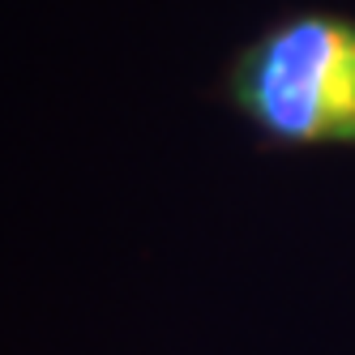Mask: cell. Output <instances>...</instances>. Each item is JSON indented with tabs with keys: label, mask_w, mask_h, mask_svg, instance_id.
<instances>
[{
	"label": "cell",
	"mask_w": 355,
	"mask_h": 355,
	"mask_svg": "<svg viewBox=\"0 0 355 355\" xmlns=\"http://www.w3.org/2000/svg\"><path fill=\"white\" fill-rule=\"evenodd\" d=\"M232 90L274 141L355 146V26L329 13L283 21L240 56Z\"/></svg>",
	"instance_id": "cell-1"
}]
</instances>
